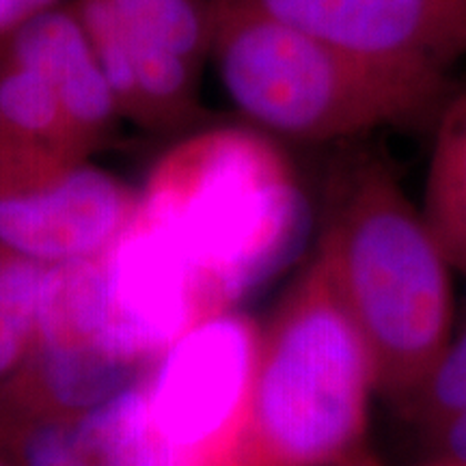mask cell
<instances>
[{"mask_svg":"<svg viewBox=\"0 0 466 466\" xmlns=\"http://www.w3.org/2000/svg\"><path fill=\"white\" fill-rule=\"evenodd\" d=\"M0 466H14V464H9V462H7V460H5L3 456H0Z\"/></svg>","mask_w":466,"mask_h":466,"instance_id":"19","label":"cell"},{"mask_svg":"<svg viewBox=\"0 0 466 466\" xmlns=\"http://www.w3.org/2000/svg\"><path fill=\"white\" fill-rule=\"evenodd\" d=\"M138 206V188L91 160L0 143V244L44 266L108 253Z\"/></svg>","mask_w":466,"mask_h":466,"instance_id":"6","label":"cell"},{"mask_svg":"<svg viewBox=\"0 0 466 466\" xmlns=\"http://www.w3.org/2000/svg\"><path fill=\"white\" fill-rule=\"evenodd\" d=\"M466 406V326L462 333L453 335L445 354L436 365L434 374L425 382L421 395L410 408L425 430H434L447 417Z\"/></svg>","mask_w":466,"mask_h":466,"instance_id":"14","label":"cell"},{"mask_svg":"<svg viewBox=\"0 0 466 466\" xmlns=\"http://www.w3.org/2000/svg\"><path fill=\"white\" fill-rule=\"evenodd\" d=\"M147 367L89 343L37 341L25 365L0 382V404L78 419Z\"/></svg>","mask_w":466,"mask_h":466,"instance_id":"9","label":"cell"},{"mask_svg":"<svg viewBox=\"0 0 466 466\" xmlns=\"http://www.w3.org/2000/svg\"><path fill=\"white\" fill-rule=\"evenodd\" d=\"M421 209L453 270L466 275V91L451 93L434 119Z\"/></svg>","mask_w":466,"mask_h":466,"instance_id":"10","label":"cell"},{"mask_svg":"<svg viewBox=\"0 0 466 466\" xmlns=\"http://www.w3.org/2000/svg\"><path fill=\"white\" fill-rule=\"evenodd\" d=\"M316 253L370 348L378 393L410 412L453 337V266L378 151L333 162Z\"/></svg>","mask_w":466,"mask_h":466,"instance_id":"2","label":"cell"},{"mask_svg":"<svg viewBox=\"0 0 466 466\" xmlns=\"http://www.w3.org/2000/svg\"><path fill=\"white\" fill-rule=\"evenodd\" d=\"M48 266L0 244V382L15 374L37 341Z\"/></svg>","mask_w":466,"mask_h":466,"instance_id":"12","label":"cell"},{"mask_svg":"<svg viewBox=\"0 0 466 466\" xmlns=\"http://www.w3.org/2000/svg\"><path fill=\"white\" fill-rule=\"evenodd\" d=\"M432 441L441 460L466 464V406L436 425Z\"/></svg>","mask_w":466,"mask_h":466,"instance_id":"15","label":"cell"},{"mask_svg":"<svg viewBox=\"0 0 466 466\" xmlns=\"http://www.w3.org/2000/svg\"><path fill=\"white\" fill-rule=\"evenodd\" d=\"M307 225L299 175L277 138L212 126L162 154L127 229L188 279L201 319L236 311L291 259Z\"/></svg>","mask_w":466,"mask_h":466,"instance_id":"1","label":"cell"},{"mask_svg":"<svg viewBox=\"0 0 466 466\" xmlns=\"http://www.w3.org/2000/svg\"><path fill=\"white\" fill-rule=\"evenodd\" d=\"M432 466H466V464H460V462H450V460H436Z\"/></svg>","mask_w":466,"mask_h":466,"instance_id":"18","label":"cell"},{"mask_svg":"<svg viewBox=\"0 0 466 466\" xmlns=\"http://www.w3.org/2000/svg\"><path fill=\"white\" fill-rule=\"evenodd\" d=\"M209 61L242 119L277 141L434 124L451 96L447 74L352 55L233 0H212Z\"/></svg>","mask_w":466,"mask_h":466,"instance_id":"3","label":"cell"},{"mask_svg":"<svg viewBox=\"0 0 466 466\" xmlns=\"http://www.w3.org/2000/svg\"><path fill=\"white\" fill-rule=\"evenodd\" d=\"M352 55L447 74L466 56V0H233Z\"/></svg>","mask_w":466,"mask_h":466,"instance_id":"7","label":"cell"},{"mask_svg":"<svg viewBox=\"0 0 466 466\" xmlns=\"http://www.w3.org/2000/svg\"><path fill=\"white\" fill-rule=\"evenodd\" d=\"M329 466H384V464L365 447V450L352 453V456L343 458V460H339V462L329 464Z\"/></svg>","mask_w":466,"mask_h":466,"instance_id":"17","label":"cell"},{"mask_svg":"<svg viewBox=\"0 0 466 466\" xmlns=\"http://www.w3.org/2000/svg\"><path fill=\"white\" fill-rule=\"evenodd\" d=\"M69 0H0V42L46 11L61 7Z\"/></svg>","mask_w":466,"mask_h":466,"instance_id":"16","label":"cell"},{"mask_svg":"<svg viewBox=\"0 0 466 466\" xmlns=\"http://www.w3.org/2000/svg\"><path fill=\"white\" fill-rule=\"evenodd\" d=\"M0 456L14 466H96L78 419L0 404Z\"/></svg>","mask_w":466,"mask_h":466,"instance_id":"13","label":"cell"},{"mask_svg":"<svg viewBox=\"0 0 466 466\" xmlns=\"http://www.w3.org/2000/svg\"><path fill=\"white\" fill-rule=\"evenodd\" d=\"M374 359L313 253L261 329L244 466H329L365 450Z\"/></svg>","mask_w":466,"mask_h":466,"instance_id":"4","label":"cell"},{"mask_svg":"<svg viewBox=\"0 0 466 466\" xmlns=\"http://www.w3.org/2000/svg\"><path fill=\"white\" fill-rule=\"evenodd\" d=\"M0 48L44 76L91 158L113 141L124 116L72 0L17 28Z\"/></svg>","mask_w":466,"mask_h":466,"instance_id":"8","label":"cell"},{"mask_svg":"<svg viewBox=\"0 0 466 466\" xmlns=\"http://www.w3.org/2000/svg\"><path fill=\"white\" fill-rule=\"evenodd\" d=\"M124 121L177 132L203 121L212 55L209 0H72Z\"/></svg>","mask_w":466,"mask_h":466,"instance_id":"5","label":"cell"},{"mask_svg":"<svg viewBox=\"0 0 466 466\" xmlns=\"http://www.w3.org/2000/svg\"><path fill=\"white\" fill-rule=\"evenodd\" d=\"M0 143L91 160L44 76L5 48H0Z\"/></svg>","mask_w":466,"mask_h":466,"instance_id":"11","label":"cell"}]
</instances>
